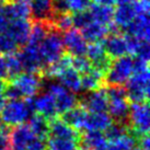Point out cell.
<instances>
[{
  "instance_id": "6da1fadb",
  "label": "cell",
  "mask_w": 150,
  "mask_h": 150,
  "mask_svg": "<svg viewBox=\"0 0 150 150\" xmlns=\"http://www.w3.org/2000/svg\"><path fill=\"white\" fill-rule=\"evenodd\" d=\"M33 113V108L28 99L8 100L0 110V120L2 124L13 127L24 124Z\"/></svg>"
},
{
  "instance_id": "7a4b0ae2",
  "label": "cell",
  "mask_w": 150,
  "mask_h": 150,
  "mask_svg": "<svg viewBox=\"0 0 150 150\" xmlns=\"http://www.w3.org/2000/svg\"><path fill=\"white\" fill-rule=\"evenodd\" d=\"M38 52L44 68L62 57L65 53L62 32H59L55 28H52L44 40L40 43Z\"/></svg>"
},
{
  "instance_id": "3957f363",
  "label": "cell",
  "mask_w": 150,
  "mask_h": 150,
  "mask_svg": "<svg viewBox=\"0 0 150 150\" xmlns=\"http://www.w3.org/2000/svg\"><path fill=\"white\" fill-rule=\"evenodd\" d=\"M149 69L139 72H133L126 82L127 100L132 103L147 102L149 98Z\"/></svg>"
},
{
  "instance_id": "277c9868",
  "label": "cell",
  "mask_w": 150,
  "mask_h": 150,
  "mask_svg": "<svg viewBox=\"0 0 150 150\" xmlns=\"http://www.w3.org/2000/svg\"><path fill=\"white\" fill-rule=\"evenodd\" d=\"M134 57L124 55L112 60V64L104 76V83L108 86H124L133 75Z\"/></svg>"
},
{
  "instance_id": "5b68a950",
  "label": "cell",
  "mask_w": 150,
  "mask_h": 150,
  "mask_svg": "<svg viewBox=\"0 0 150 150\" xmlns=\"http://www.w3.org/2000/svg\"><path fill=\"white\" fill-rule=\"evenodd\" d=\"M150 114L148 101L142 103H132L128 116V133L136 137L149 133Z\"/></svg>"
},
{
  "instance_id": "8992f818",
  "label": "cell",
  "mask_w": 150,
  "mask_h": 150,
  "mask_svg": "<svg viewBox=\"0 0 150 150\" xmlns=\"http://www.w3.org/2000/svg\"><path fill=\"white\" fill-rule=\"evenodd\" d=\"M42 74L21 72L10 82L20 90L24 99H29L42 91Z\"/></svg>"
},
{
  "instance_id": "52a82bcc",
  "label": "cell",
  "mask_w": 150,
  "mask_h": 150,
  "mask_svg": "<svg viewBox=\"0 0 150 150\" xmlns=\"http://www.w3.org/2000/svg\"><path fill=\"white\" fill-rule=\"evenodd\" d=\"M17 55L25 72H35V74L43 72L44 66L38 52V45L28 43L22 47L19 53H17Z\"/></svg>"
},
{
  "instance_id": "ba28073f",
  "label": "cell",
  "mask_w": 150,
  "mask_h": 150,
  "mask_svg": "<svg viewBox=\"0 0 150 150\" xmlns=\"http://www.w3.org/2000/svg\"><path fill=\"white\" fill-rule=\"evenodd\" d=\"M79 103L88 113L106 112L108 106V100L104 92V88H100L93 91H86L78 99Z\"/></svg>"
},
{
  "instance_id": "9c48e42d",
  "label": "cell",
  "mask_w": 150,
  "mask_h": 150,
  "mask_svg": "<svg viewBox=\"0 0 150 150\" xmlns=\"http://www.w3.org/2000/svg\"><path fill=\"white\" fill-rule=\"evenodd\" d=\"M33 108L34 113H38L47 120H52L57 116L54 96L48 91L40 92L36 96L28 99Z\"/></svg>"
},
{
  "instance_id": "30bf717a",
  "label": "cell",
  "mask_w": 150,
  "mask_h": 150,
  "mask_svg": "<svg viewBox=\"0 0 150 150\" xmlns=\"http://www.w3.org/2000/svg\"><path fill=\"white\" fill-rule=\"evenodd\" d=\"M86 55H87V58L91 63L92 68L102 72L105 76L106 71L108 70V68H110L111 64H112L113 59L106 55L102 43H90L87 46Z\"/></svg>"
},
{
  "instance_id": "8fae6325",
  "label": "cell",
  "mask_w": 150,
  "mask_h": 150,
  "mask_svg": "<svg viewBox=\"0 0 150 150\" xmlns=\"http://www.w3.org/2000/svg\"><path fill=\"white\" fill-rule=\"evenodd\" d=\"M63 44L67 54H69L72 57L86 55L88 44L78 29L71 28L70 30L64 32Z\"/></svg>"
},
{
  "instance_id": "7c38bea8",
  "label": "cell",
  "mask_w": 150,
  "mask_h": 150,
  "mask_svg": "<svg viewBox=\"0 0 150 150\" xmlns=\"http://www.w3.org/2000/svg\"><path fill=\"white\" fill-rule=\"evenodd\" d=\"M102 45L104 47L106 55L112 59L128 54L125 35H122L120 33H110L102 41Z\"/></svg>"
},
{
  "instance_id": "4fadbf2b",
  "label": "cell",
  "mask_w": 150,
  "mask_h": 150,
  "mask_svg": "<svg viewBox=\"0 0 150 150\" xmlns=\"http://www.w3.org/2000/svg\"><path fill=\"white\" fill-rule=\"evenodd\" d=\"M32 23L28 19H14L9 22L7 33L13 38L19 47H23L29 42Z\"/></svg>"
},
{
  "instance_id": "5bb4252c",
  "label": "cell",
  "mask_w": 150,
  "mask_h": 150,
  "mask_svg": "<svg viewBox=\"0 0 150 150\" xmlns=\"http://www.w3.org/2000/svg\"><path fill=\"white\" fill-rule=\"evenodd\" d=\"M123 31L128 35L135 36L139 40L149 41L150 38V21L148 13L137 14L133 19V21L128 23Z\"/></svg>"
},
{
  "instance_id": "9a60e30c",
  "label": "cell",
  "mask_w": 150,
  "mask_h": 150,
  "mask_svg": "<svg viewBox=\"0 0 150 150\" xmlns=\"http://www.w3.org/2000/svg\"><path fill=\"white\" fill-rule=\"evenodd\" d=\"M30 18L33 21L50 22L54 17L53 0H29Z\"/></svg>"
},
{
  "instance_id": "2e32d148",
  "label": "cell",
  "mask_w": 150,
  "mask_h": 150,
  "mask_svg": "<svg viewBox=\"0 0 150 150\" xmlns=\"http://www.w3.org/2000/svg\"><path fill=\"white\" fill-rule=\"evenodd\" d=\"M48 121H50V136L48 137L70 139V140H75L80 144V140H81L80 130H77L69 125H67L66 123H64L57 116Z\"/></svg>"
},
{
  "instance_id": "e0dca14e",
  "label": "cell",
  "mask_w": 150,
  "mask_h": 150,
  "mask_svg": "<svg viewBox=\"0 0 150 150\" xmlns=\"http://www.w3.org/2000/svg\"><path fill=\"white\" fill-rule=\"evenodd\" d=\"M130 103L127 99H118V100L108 101V112L111 120L114 122H118L122 124L128 125V116Z\"/></svg>"
},
{
  "instance_id": "ac0fdd59",
  "label": "cell",
  "mask_w": 150,
  "mask_h": 150,
  "mask_svg": "<svg viewBox=\"0 0 150 150\" xmlns=\"http://www.w3.org/2000/svg\"><path fill=\"white\" fill-rule=\"evenodd\" d=\"M2 8L10 21L14 19L30 18L29 0H8V2Z\"/></svg>"
},
{
  "instance_id": "d6986e66",
  "label": "cell",
  "mask_w": 150,
  "mask_h": 150,
  "mask_svg": "<svg viewBox=\"0 0 150 150\" xmlns=\"http://www.w3.org/2000/svg\"><path fill=\"white\" fill-rule=\"evenodd\" d=\"M58 82L62 86L66 88L72 93H81L82 88H81V75L77 70H75L72 67H68L67 69L60 74L57 77Z\"/></svg>"
},
{
  "instance_id": "ffe728a7",
  "label": "cell",
  "mask_w": 150,
  "mask_h": 150,
  "mask_svg": "<svg viewBox=\"0 0 150 150\" xmlns=\"http://www.w3.org/2000/svg\"><path fill=\"white\" fill-rule=\"evenodd\" d=\"M111 123H112V120L108 115V113L106 112L87 113L83 124H82V129L103 132Z\"/></svg>"
},
{
  "instance_id": "44dd1931",
  "label": "cell",
  "mask_w": 150,
  "mask_h": 150,
  "mask_svg": "<svg viewBox=\"0 0 150 150\" xmlns=\"http://www.w3.org/2000/svg\"><path fill=\"white\" fill-rule=\"evenodd\" d=\"M80 144L91 150H108V140L99 130H86L81 134Z\"/></svg>"
},
{
  "instance_id": "7402d4cb",
  "label": "cell",
  "mask_w": 150,
  "mask_h": 150,
  "mask_svg": "<svg viewBox=\"0 0 150 150\" xmlns=\"http://www.w3.org/2000/svg\"><path fill=\"white\" fill-rule=\"evenodd\" d=\"M108 33L110 32L108 25L101 24L96 21H92L91 23L81 29V34L87 43L102 42L108 35Z\"/></svg>"
},
{
  "instance_id": "603a6c76",
  "label": "cell",
  "mask_w": 150,
  "mask_h": 150,
  "mask_svg": "<svg viewBox=\"0 0 150 150\" xmlns=\"http://www.w3.org/2000/svg\"><path fill=\"white\" fill-rule=\"evenodd\" d=\"M34 136L32 130L30 129L28 124H20V125L13 126V128L10 130V142L11 147L17 148H24L28 145V142L31 140V138Z\"/></svg>"
},
{
  "instance_id": "cb8c5ba5",
  "label": "cell",
  "mask_w": 150,
  "mask_h": 150,
  "mask_svg": "<svg viewBox=\"0 0 150 150\" xmlns=\"http://www.w3.org/2000/svg\"><path fill=\"white\" fill-rule=\"evenodd\" d=\"M87 113V111L78 103L74 108H69L63 114H60V120L72 128L77 129V130H81Z\"/></svg>"
},
{
  "instance_id": "d4e9b609",
  "label": "cell",
  "mask_w": 150,
  "mask_h": 150,
  "mask_svg": "<svg viewBox=\"0 0 150 150\" xmlns=\"http://www.w3.org/2000/svg\"><path fill=\"white\" fill-rule=\"evenodd\" d=\"M104 86V75L93 68H91L86 74H82L81 76L82 91H93V90L103 88Z\"/></svg>"
},
{
  "instance_id": "484cf974",
  "label": "cell",
  "mask_w": 150,
  "mask_h": 150,
  "mask_svg": "<svg viewBox=\"0 0 150 150\" xmlns=\"http://www.w3.org/2000/svg\"><path fill=\"white\" fill-rule=\"evenodd\" d=\"M28 125L32 133L38 137L47 139L50 136V121L38 113H33L28 120Z\"/></svg>"
},
{
  "instance_id": "4316f807",
  "label": "cell",
  "mask_w": 150,
  "mask_h": 150,
  "mask_svg": "<svg viewBox=\"0 0 150 150\" xmlns=\"http://www.w3.org/2000/svg\"><path fill=\"white\" fill-rule=\"evenodd\" d=\"M137 14L134 10L132 4H118L113 14V22L123 31L126 25L133 21V19Z\"/></svg>"
},
{
  "instance_id": "83f0119b",
  "label": "cell",
  "mask_w": 150,
  "mask_h": 150,
  "mask_svg": "<svg viewBox=\"0 0 150 150\" xmlns=\"http://www.w3.org/2000/svg\"><path fill=\"white\" fill-rule=\"evenodd\" d=\"M88 9L91 13L93 21L101 23V24L108 25V26L113 22V14H114L113 7L101 6V4H91Z\"/></svg>"
},
{
  "instance_id": "f1b7e54d",
  "label": "cell",
  "mask_w": 150,
  "mask_h": 150,
  "mask_svg": "<svg viewBox=\"0 0 150 150\" xmlns=\"http://www.w3.org/2000/svg\"><path fill=\"white\" fill-rule=\"evenodd\" d=\"M52 28H54V26L50 22L33 21L31 25V32H30L28 43L33 44V45H40V43L44 40V38L47 35Z\"/></svg>"
},
{
  "instance_id": "f546056e",
  "label": "cell",
  "mask_w": 150,
  "mask_h": 150,
  "mask_svg": "<svg viewBox=\"0 0 150 150\" xmlns=\"http://www.w3.org/2000/svg\"><path fill=\"white\" fill-rule=\"evenodd\" d=\"M137 142L138 138L136 136L127 133L115 140L108 142V150H139Z\"/></svg>"
},
{
  "instance_id": "4dcf8cb0",
  "label": "cell",
  "mask_w": 150,
  "mask_h": 150,
  "mask_svg": "<svg viewBox=\"0 0 150 150\" xmlns=\"http://www.w3.org/2000/svg\"><path fill=\"white\" fill-rule=\"evenodd\" d=\"M4 60H6V67H7V74H8V81H11L21 72H23L21 62L18 57L17 53L6 55Z\"/></svg>"
},
{
  "instance_id": "1f68e13d",
  "label": "cell",
  "mask_w": 150,
  "mask_h": 150,
  "mask_svg": "<svg viewBox=\"0 0 150 150\" xmlns=\"http://www.w3.org/2000/svg\"><path fill=\"white\" fill-rule=\"evenodd\" d=\"M52 25L59 32H66L70 30L74 24H72V14L71 12H62V13H55L52 21Z\"/></svg>"
},
{
  "instance_id": "d6a6232c",
  "label": "cell",
  "mask_w": 150,
  "mask_h": 150,
  "mask_svg": "<svg viewBox=\"0 0 150 150\" xmlns=\"http://www.w3.org/2000/svg\"><path fill=\"white\" fill-rule=\"evenodd\" d=\"M47 150H76L79 146V142L64 138L48 137Z\"/></svg>"
},
{
  "instance_id": "836d02e7",
  "label": "cell",
  "mask_w": 150,
  "mask_h": 150,
  "mask_svg": "<svg viewBox=\"0 0 150 150\" xmlns=\"http://www.w3.org/2000/svg\"><path fill=\"white\" fill-rule=\"evenodd\" d=\"M103 132H104L103 134H104L105 138L108 142H112V140H115V139L128 133V126L125 124H122V123H118V122L112 121V123Z\"/></svg>"
},
{
  "instance_id": "e575fe53",
  "label": "cell",
  "mask_w": 150,
  "mask_h": 150,
  "mask_svg": "<svg viewBox=\"0 0 150 150\" xmlns=\"http://www.w3.org/2000/svg\"><path fill=\"white\" fill-rule=\"evenodd\" d=\"M19 46L7 32L0 33V54L9 55L17 53Z\"/></svg>"
},
{
  "instance_id": "d590c367",
  "label": "cell",
  "mask_w": 150,
  "mask_h": 150,
  "mask_svg": "<svg viewBox=\"0 0 150 150\" xmlns=\"http://www.w3.org/2000/svg\"><path fill=\"white\" fill-rule=\"evenodd\" d=\"M92 21H93V19H92L89 9L81 10V11L75 12L72 14V24L76 29H82L89 23H91Z\"/></svg>"
},
{
  "instance_id": "8d00e7d4",
  "label": "cell",
  "mask_w": 150,
  "mask_h": 150,
  "mask_svg": "<svg viewBox=\"0 0 150 150\" xmlns=\"http://www.w3.org/2000/svg\"><path fill=\"white\" fill-rule=\"evenodd\" d=\"M104 88V92L108 101L118 100V99H127L126 89L124 86H108Z\"/></svg>"
},
{
  "instance_id": "74e56055",
  "label": "cell",
  "mask_w": 150,
  "mask_h": 150,
  "mask_svg": "<svg viewBox=\"0 0 150 150\" xmlns=\"http://www.w3.org/2000/svg\"><path fill=\"white\" fill-rule=\"evenodd\" d=\"M71 67L79 72L80 75L86 74L92 68L90 60L87 58V56H77V57H72V62H71Z\"/></svg>"
},
{
  "instance_id": "f35d334b",
  "label": "cell",
  "mask_w": 150,
  "mask_h": 150,
  "mask_svg": "<svg viewBox=\"0 0 150 150\" xmlns=\"http://www.w3.org/2000/svg\"><path fill=\"white\" fill-rule=\"evenodd\" d=\"M134 56L137 58L144 59L149 62V56H150V47H149V41H144L140 40L137 45V48L134 53Z\"/></svg>"
},
{
  "instance_id": "ab89813d",
  "label": "cell",
  "mask_w": 150,
  "mask_h": 150,
  "mask_svg": "<svg viewBox=\"0 0 150 150\" xmlns=\"http://www.w3.org/2000/svg\"><path fill=\"white\" fill-rule=\"evenodd\" d=\"M92 0H66L67 7L69 11L78 12L81 10H86L90 7Z\"/></svg>"
},
{
  "instance_id": "60d3db41",
  "label": "cell",
  "mask_w": 150,
  "mask_h": 150,
  "mask_svg": "<svg viewBox=\"0 0 150 150\" xmlns=\"http://www.w3.org/2000/svg\"><path fill=\"white\" fill-rule=\"evenodd\" d=\"M25 150H47V139L34 135L25 146Z\"/></svg>"
},
{
  "instance_id": "b9f144b4",
  "label": "cell",
  "mask_w": 150,
  "mask_h": 150,
  "mask_svg": "<svg viewBox=\"0 0 150 150\" xmlns=\"http://www.w3.org/2000/svg\"><path fill=\"white\" fill-rule=\"evenodd\" d=\"M132 6H133L136 14L149 13V9H150L149 0H133Z\"/></svg>"
},
{
  "instance_id": "7bdbcfd3",
  "label": "cell",
  "mask_w": 150,
  "mask_h": 150,
  "mask_svg": "<svg viewBox=\"0 0 150 150\" xmlns=\"http://www.w3.org/2000/svg\"><path fill=\"white\" fill-rule=\"evenodd\" d=\"M138 148L139 150H150V139L148 134H144L138 137Z\"/></svg>"
},
{
  "instance_id": "ee69618b",
  "label": "cell",
  "mask_w": 150,
  "mask_h": 150,
  "mask_svg": "<svg viewBox=\"0 0 150 150\" xmlns=\"http://www.w3.org/2000/svg\"><path fill=\"white\" fill-rule=\"evenodd\" d=\"M9 22H10V20L8 19L7 14L4 13V8L0 7V33H4V32L7 31Z\"/></svg>"
},
{
  "instance_id": "f6af8a7d",
  "label": "cell",
  "mask_w": 150,
  "mask_h": 150,
  "mask_svg": "<svg viewBox=\"0 0 150 150\" xmlns=\"http://www.w3.org/2000/svg\"><path fill=\"white\" fill-rule=\"evenodd\" d=\"M0 78L8 81V74H7V67H6V60L4 56L0 54Z\"/></svg>"
},
{
  "instance_id": "bcb514c9",
  "label": "cell",
  "mask_w": 150,
  "mask_h": 150,
  "mask_svg": "<svg viewBox=\"0 0 150 150\" xmlns=\"http://www.w3.org/2000/svg\"><path fill=\"white\" fill-rule=\"evenodd\" d=\"M92 1H94V4L108 6V7H113L114 4H116V0H92Z\"/></svg>"
},
{
  "instance_id": "7dc6e473",
  "label": "cell",
  "mask_w": 150,
  "mask_h": 150,
  "mask_svg": "<svg viewBox=\"0 0 150 150\" xmlns=\"http://www.w3.org/2000/svg\"><path fill=\"white\" fill-rule=\"evenodd\" d=\"M7 83H8V81H7V80L0 78V94H2V93H4V88H6V86H7Z\"/></svg>"
},
{
  "instance_id": "c3c4849f",
  "label": "cell",
  "mask_w": 150,
  "mask_h": 150,
  "mask_svg": "<svg viewBox=\"0 0 150 150\" xmlns=\"http://www.w3.org/2000/svg\"><path fill=\"white\" fill-rule=\"evenodd\" d=\"M133 2V0H116L117 4H129Z\"/></svg>"
},
{
  "instance_id": "681fc988",
  "label": "cell",
  "mask_w": 150,
  "mask_h": 150,
  "mask_svg": "<svg viewBox=\"0 0 150 150\" xmlns=\"http://www.w3.org/2000/svg\"><path fill=\"white\" fill-rule=\"evenodd\" d=\"M4 102H6V99H4V96H2V94H0V110L2 108V106H4Z\"/></svg>"
},
{
  "instance_id": "f907efd6",
  "label": "cell",
  "mask_w": 150,
  "mask_h": 150,
  "mask_svg": "<svg viewBox=\"0 0 150 150\" xmlns=\"http://www.w3.org/2000/svg\"><path fill=\"white\" fill-rule=\"evenodd\" d=\"M78 150H91L90 148H88V147L83 146V145H81L79 144V146H78Z\"/></svg>"
},
{
  "instance_id": "816d5d0a",
  "label": "cell",
  "mask_w": 150,
  "mask_h": 150,
  "mask_svg": "<svg viewBox=\"0 0 150 150\" xmlns=\"http://www.w3.org/2000/svg\"><path fill=\"white\" fill-rule=\"evenodd\" d=\"M7 2H8V0H0V7H4Z\"/></svg>"
},
{
  "instance_id": "f5cc1de1",
  "label": "cell",
  "mask_w": 150,
  "mask_h": 150,
  "mask_svg": "<svg viewBox=\"0 0 150 150\" xmlns=\"http://www.w3.org/2000/svg\"><path fill=\"white\" fill-rule=\"evenodd\" d=\"M10 150H25L24 148H17V147H11Z\"/></svg>"
},
{
  "instance_id": "db71d44e",
  "label": "cell",
  "mask_w": 150,
  "mask_h": 150,
  "mask_svg": "<svg viewBox=\"0 0 150 150\" xmlns=\"http://www.w3.org/2000/svg\"><path fill=\"white\" fill-rule=\"evenodd\" d=\"M76 150H78V148H77V149H76Z\"/></svg>"
}]
</instances>
